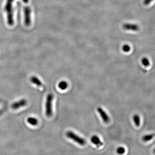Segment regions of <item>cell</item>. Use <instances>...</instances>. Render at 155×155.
Returning <instances> with one entry per match:
<instances>
[{"mask_svg":"<svg viewBox=\"0 0 155 155\" xmlns=\"http://www.w3.org/2000/svg\"><path fill=\"white\" fill-rule=\"evenodd\" d=\"M13 0H7L5 6V10L7 14V22L10 26L14 24L13 3Z\"/></svg>","mask_w":155,"mask_h":155,"instance_id":"1","label":"cell"},{"mask_svg":"<svg viewBox=\"0 0 155 155\" xmlns=\"http://www.w3.org/2000/svg\"><path fill=\"white\" fill-rule=\"evenodd\" d=\"M53 96L52 93L47 95L45 103V113L47 116L51 117L53 114Z\"/></svg>","mask_w":155,"mask_h":155,"instance_id":"2","label":"cell"},{"mask_svg":"<svg viewBox=\"0 0 155 155\" xmlns=\"http://www.w3.org/2000/svg\"><path fill=\"white\" fill-rule=\"evenodd\" d=\"M66 135L69 138L75 142L77 143L81 146H84L86 143V141L84 139L75 134L72 131H68L66 133Z\"/></svg>","mask_w":155,"mask_h":155,"instance_id":"3","label":"cell"},{"mask_svg":"<svg viewBox=\"0 0 155 155\" xmlns=\"http://www.w3.org/2000/svg\"><path fill=\"white\" fill-rule=\"evenodd\" d=\"M31 10L30 7L26 6L24 8V14L25 24L27 26H28L31 25Z\"/></svg>","mask_w":155,"mask_h":155,"instance_id":"4","label":"cell"},{"mask_svg":"<svg viewBox=\"0 0 155 155\" xmlns=\"http://www.w3.org/2000/svg\"><path fill=\"white\" fill-rule=\"evenodd\" d=\"M97 110L99 113L100 115L101 116L103 122L105 123H108L109 122V121H110L109 116L103 109L99 107L98 108Z\"/></svg>","mask_w":155,"mask_h":155,"instance_id":"5","label":"cell"},{"mask_svg":"<svg viewBox=\"0 0 155 155\" xmlns=\"http://www.w3.org/2000/svg\"><path fill=\"white\" fill-rule=\"evenodd\" d=\"M27 104V102L26 99H21L19 101L14 102L11 105V108L14 110L19 109L20 108L25 107Z\"/></svg>","mask_w":155,"mask_h":155,"instance_id":"6","label":"cell"},{"mask_svg":"<svg viewBox=\"0 0 155 155\" xmlns=\"http://www.w3.org/2000/svg\"><path fill=\"white\" fill-rule=\"evenodd\" d=\"M122 27L126 30L137 31L139 30V27L135 24H125L123 25Z\"/></svg>","mask_w":155,"mask_h":155,"instance_id":"7","label":"cell"},{"mask_svg":"<svg viewBox=\"0 0 155 155\" xmlns=\"http://www.w3.org/2000/svg\"><path fill=\"white\" fill-rule=\"evenodd\" d=\"M91 141L93 144H95L97 147H101L103 145V143L101 142L99 138L96 135H93L91 138Z\"/></svg>","mask_w":155,"mask_h":155,"instance_id":"8","label":"cell"},{"mask_svg":"<svg viewBox=\"0 0 155 155\" xmlns=\"http://www.w3.org/2000/svg\"><path fill=\"white\" fill-rule=\"evenodd\" d=\"M30 81L32 82V83L35 84L38 87H41V86H42V83L40 81V79L36 76H32L30 78Z\"/></svg>","mask_w":155,"mask_h":155,"instance_id":"9","label":"cell"},{"mask_svg":"<svg viewBox=\"0 0 155 155\" xmlns=\"http://www.w3.org/2000/svg\"><path fill=\"white\" fill-rule=\"evenodd\" d=\"M27 122L33 126H36L38 124V120L37 118L31 117L28 118Z\"/></svg>","mask_w":155,"mask_h":155,"instance_id":"10","label":"cell"},{"mask_svg":"<svg viewBox=\"0 0 155 155\" xmlns=\"http://www.w3.org/2000/svg\"><path fill=\"white\" fill-rule=\"evenodd\" d=\"M68 87V84L65 81H61L58 84V88L61 90H65Z\"/></svg>","mask_w":155,"mask_h":155,"instance_id":"11","label":"cell"},{"mask_svg":"<svg viewBox=\"0 0 155 155\" xmlns=\"http://www.w3.org/2000/svg\"><path fill=\"white\" fill-rule=\"evenodd\" d=\"M155 134H154L144 135V136L143 137L142 140H143L144 142H148V141H149V140L153 139V138L155 137Z\"/></svg>","mask_w":155,"mask_h":155,"instance_id":"12","label":"cell"},{"mask_svg":"<svg viewBox=\"0 0 155 155\" xmlns=\"http://www.w3.org/2000/svg\"><path fill=\"white\" fill-rule=\"evenodd\" d=\"M133 120L135 124V125L137 127H138L140 125V118L139 115L137 114L134 115L133 116Z\"/></svg>","mask_w":155,"mask_h":155,"instance_id":"13","label":"cell"},{"mask_svg":"<svg viewBox=\"0 0 155 155\" xmlns=\"http://www.w3.org/2000/svg\"><path fill=\"white\" fill-rule=\"evenodd\" d=\"M141 62H142V64L143 65V66L145 67L149 66L150 65V62L147 57L143 58L142 60H141Z\"/></svg>","mask_w":155,"mask_h":155,"instance_id":"14","label":"cell"},{"mask_svg":"<svg viewBox=\"0 0 155 155\" xmlns=\"http://www.w3.org/2000/svg\"><path fill=\"white\" fill-rule=\"evenodd\" d=\"M125 152V149L122 147H120L116 149V153L118 155H123Z\"/></svg>","mask_w":155,"mask_h":155,"instance_id":"15","label":"cell"},{"mask_svg":"<svg viewBox=\"0 0 155 155\" xmlns=\"http://www.w3.org/2000/svg\"><path fill=\"white\" fill-rule=\"evenodd\" d=\"M123 51L125 53L129 52L131 51V47L128 44H125L122 48Z\"/></svg>","mask_w":155,"mask_h":155,"instance_id":"16","label":"cell"},{"mask_svg":"<svg viewBox=\"0 0 155 155\" xmlns=\"http://www.w3.org/2000/svg\"><path fill=\"white\" fill-rule=\"evenodd\" d=\"M153 0H144L143 3L145 5H147L149 4Z\"/></svg>","mask_w":155,"mask_h":155,"instance_id":"17","label":"cell"},{"mask_svg":"<svg viewBox=\"0 0 155 155\" xmlns=\"http://www.w3.org/2000/svg\"><path fill=\"white\" fill-rule=\"evenodd\" d=\"M25 3H28L29 1V0H22Z\"/></svg>","mask_w":155,"mask_h":155,"instance_id":"18","label":"cell"},{"mask_svg":"<svg viewBox=\"0 0 155 155\" xmlns=\"http://www.w3.org/2000/svg\"><path fill=\"white\" fill-rule=\"evenodd\" d=\"M154 154H155V148L154 149Z\"/></svg>","mask_w":155,"mask_h":155,"instance_id":"19","label":"cell"}]
</instances>
